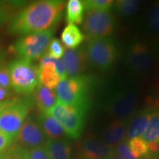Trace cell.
<instances>
[{
    "mask_svg": "<svg viewBox=\"0 0 159 159\" xmlns=\"http://www.w3.org/2000/svg\"><path fill=\"white\" fill-rule=\"evenodd\" d=\"M0 156H1V152H0Z\"/></svg>",
    "mask_w": 159,
    "mask_h": 159,
    "instance_id": "40",
    "label": "cell"
},
{
    "mask_svg": "<svg viewBox=\"0 0 159 159\" xmlns=\"http://www.w3.org/2000/svg\"><path fill=\"white\" fill-rule=\"evenodd\" d=\"M0 159H29V150L14 142L1 152Z\"/></svg>",
    "mask_w": 159,
    "mask_h": 159,
    "instance_id": "26",
    "label": "cell"
},
{
    "mask_svg": "<svg viewBox=\"0 0 159 159\" xmlns=\"http://www.w3.org/2000/svg\"><path fill=\"white\" fill-rule=\"evenodd\" d=\"M11 88L19 94L28 95L39 85V68L28 59L13 61L8 66Z\"/></svg>",
    "mask_w": 159,
    "mask_h": 159,
    "instance_id": "3",
    "label": "cell"
},
{
    "mask_svg": "<svg viewBox=\"0 0 159 159\" xmlns=\"http://www.w3.org/2000/svg\"><path fill=\"white\" fill-rule=\"evenodd\" d=\"M47 140L39 122L32 116H27L16 136L15 143L30 150L42 146Z\"/></svg>",
    "mask_w": 159,
    "mask_h": 159,
    "instance_id": "11",
    "label": "cell"
},
{
    "mask_svg": "<svg viewBox=\"0 0 159 159\" xmlns=\"http://www.w3.org/2000/svg\"><path fill=\"white\" fill-rule=\"evenodd\" d=\"M127 142L132 154L138 159H144L150 154L148 144L142 137L128 139Z\"/></svg>",
    "mask_w": 159,
    "mask_h": 159,
    "instance_id": "24",
    "label": "cell"
},
{
    "mask_svg": "<svg viewBox=\"0 0 159 159\" xmlns=\"http://www.w3.org/2000/svg\"><path fill=\"white\" fill-rule=\"evenodd\" d=\"M152 108L148 105H146V106L138 111L136 115L131 116L132 119L128 124L127 140L137 137H142L148 128Z\"/></svg>",
    "mask_w": 159,
    "mask_h": 159,
    "instance_id": "17",
    "label": "cell"
},
{
    "mask_svg": "<svg viewBox=\"0 0 159 159\" xmlns=\"http://www.w3.org/2000/svg\"><path fill=\"white\" fill-rule=\"evenodd\" d=\"M85 7L81 0H69L66 4V21L69 25H80L84 18Z\"/></svg>",
    "mask_w": 159,
    "mask_h": 159,
    "instance_id": "22",
    "label": "cell"
},
{
    "mask_svg": "<svg viewBox=\"0 0 159 159\" xmlns=\"http://www.w3.org/2000/svg\"><path fill=\"white\" fill-rule=\"evenodd\" d=\"M152 88L156 92L159 93V73L155 79L153 83H152Z\"/></svg>",
    "mask_w": 159,
    "mask_h": 159,
    "instance_id": "36",
    "label": "cell"
},
{
    "mask_svg": "<svg viewBox=\"0 0 159 159\" xmlns=\"http://www.w3.org/2000/svg\"><path fill=\"white\" fill-rule=\"evenodd\" d=\"M158 50H159V43H158Z\"/></svg>",
    "mask_w": 159,
    "mask_h": 159,
    "instance_id": "39",
    "label": "cell"
},
{
    "mask_svg": "<svg viewBox=\"0 0 159 159\" xmlns=\"http://www.w3.org/2000/svg\"><path fill=\"white\" fill-rule=\"evenodd\" d=\"M87 113V111L76 107L56 103L47 114L54 117L61 125L66 136L71 139L78 140L82 136L84 130Z\"/></svg>",
    "mask_w": 159,
    "mask_h": 159,
    "instance_id": "6",
    "label": "cell"
},
{
    "mask_svg": "<svg viewBox=\"0 0 159 159\" xmlns=\"http://www.w3.org/2000/svg\"><path fill=\"white\" fill-rule=\"evenodd\" d=\"M77 152L79 159H106L114 154V150L102 141L89 135L80 142Z\"/></svg>",
    "mask_w": 159,
    "mask_h": 159,
    "instance_id": "12",
    "label": "cell"
},
{
    "mask_svg": "<svg viewBox=\"0 0 159 159\" xmlns=\"http://www.w3.org/2000/svg\"><path fill=\"white\" fill-rule=\"evenodd\" d=\"M66 3L61 0H41L30 4L12 18L11 34L30 35L52 28L62 17Z\"/></svg>",
    "mask_w": 159,
    "mask_h": 159,
    "instance_id": "1",
    "label": "cell"
},
{
    "mask_svg": "<svg viewBox=\"0 0 159 159\" xmlns=\"http://www.w3.org/2000/svg\"><path fill=\"white\" fill-rule=\"evenodd\" d=\"M9 93L10 90L0 88V102H2L4 100H6L5 99L8 97Z\"/></svg>",
    "mask_w": 159,
    "mask_h": 159,
    "instance_id": "35",
    "label": "cell"
},
{
    "mask_svg": "<svg viewBox=\"0 0 159 159\" xmlns=\"http://www.w3.org/2000/svg\"><path fill=\"white\" fill-rule=\"evenodd\" d=\"M61 42L69 49H77L83 42L85 35L76 25H68L61 33Z\"/></svg>",
    "mask_w": 159,
    "mask_h": 159,
    "instance_id": "21",
    "label": "cell"
},
{
    "mask_svg": "<svg viewBox=\"0 0 159 159\" xmlns=\"http://www.w3.org/2000/svg\"><path fill=\"white\" fill-rule=\"evenodd\" d=\"M126 68L136 76H144L152 70L154 63L153 55L149 47L142 42L132 43L125 57Z\"/></svg>",
    "mask_w": 159,
    "mask_h": 159,
    "instance_id": "10",
    "label": "cell"
},
{
    "mask_svg": "<svg viewBox=\"0 0 159 159\" xmlns=\"http://www.w3.org/2000/svg\"><path fill=\"white\" fill-rule=\"evenodd\" d=\"M83 30L89 40L109 37L116 27V19L109 11H87L83 18Z\"/></svg>",
    "mask_w": 159,
    "mask_h": 159,
    "instance_id": "9",
    "label": "cell"
},
{
    "mask_svg": "<svg viewBox=\"0 0 159 159\" xmlns=\"http://www.w3.org/2000/svg\"><path fill=\"white\" fill-rule=\"evenodd\" d=\"M29 159H49L43 145L29 150Z\"/></svg>",
    "mask_w": 159,
    "mask_h": 159,
    "instance_id": "32",
    "label": "cell"
},
{
    "mask_svg": "<svg viewBox=\"0 0 159 159\" xmlns=\"http://www.w3.org/2000/svg\"><path fill=\"white\" fill-rule=\"evenodd\" d=\"M139 94L131 89H121L108 98L105 104L106 112L118 119L128 120L136 111Z\"/></svg>",
    "mask_w": 159,
    "mask_h": 159,
    "instance_id": "7",
    "label": "cell"
},
{
    "mask_svg": "<svg viewBox=\"0 0 159 159\" xmlns=\"http://www.w3.org/2000/svg\"><path fill=\"white\" fill-rule=\"evenodd\" d=\"M0 88L7 90L11 88L9 71L6 67L0 68Z\"/></svg>",
    "mask_w": 159,
    "mask_h": 159,
    "instance_id": "31",
    "label": "cell"
},
{
    "mask_svg": "<svg viewBox=\"0 0 159 159\" xmlns=\"http://www.w3.org/2000/svg\"><path fill=\"white\" fill-rule=\"evenodd\" d=\"M18 3H8L5 2H0V25L10 19L11 16L12 8L15 5L19 6L20 4Z\"/></svg>",
    "mask_w": 159,
    "mask_h": 159,
    "instance_id": "30",
    "label": "cell"
},
{
    "mask_svg": "<svg viewBox=\"0 0 159 159\" xmlns=\"http://www.w3.org/2000/svg\"><path fill=\"white\" fill-rule=\"evenodd\" d=\"M43 146L49 159H71L72 148L67 139L47 140Z\"/></svg>",
    "mask_w": 159,
    "mask_h": 159,
    "instance_id": "19",
    "label": "cell"
},
{
    "mask_svg": "<svg viewBox=\"0 0 159 159\" xmlns=\"http://www.w3.org/2000/svg\"><path fill=\"white\" fill-rule=\"evenodd\" d=\"M40 59L39 66L38 67L39 85H43L52 90H55L61 78L57 72L55 59L48 56L46 53Z\"/></svg>",
    "mask_w": 159,
    "mask_h": 159,
    "instance_id": "15",
    "label": "cell"
},
{
    "mask_svg": "<svg viewBox=\"0 0 159 159\" xmlns=\"http://www.w3.org/2000/svg\"><path fill=\"white\" fill-rule=\"evenodd\" d=\"M83 2L86 11H109L114 2L112 0H85Z\"/></svg>",
    "mask_w": 159,
    "mask_h": 159,
    "instance_id": "27",
    "label": "cell"
},
{
    "mask_svg": "<svg viewBox=\"0 0 159 159\" xmlns=\"http://www.w3.org/2000/svg\"><path fill=\"white\" fill-rule=\"evenodd\" d=\"M144 159H158V156H153V155H152V154H150L148 157H146V158Z\"/></svg>",
    "mask_w": 159,
    "mask_h": 159,
    "instance_id": "37",
    "label": "cell"
},
{
    "mask_svg": "<svg viewBox=\"0 0 159 159\" xmlns=\"http://www.w3.org/2000/svg\"><path fill=\"white\" fill-rule=\"evenodd\" d=\"M146 27L150 33L159 35V1L150 7L147 16Z\"/></svg>",
    "mask_w": 159,
    "mask_h": 159,
    "instance_id": "25",
    "label": "cell"
},
{
    "mask_svg": "<svg viewBox=\"0 0 159 159\" xmlns=\"http://www.w3.org/2000/svg\"><path fill=\"white\" fill-rule=\"evenodd\" d=\"M128 122L125 119H115L109 123L104 130L102 142L114 148L127 140Z\"/></svg>",
    "mask_w": 159,
    "mask_h": 159,
    "instance_id": "16",
    "label": "cell"
},
{
    "mask_svg": "<svg viewBox=\"0 0 159 159\" xmlns=\"http://www.w3.org/2000/svg\"><path fill=\"white\" fill-rule=\"evenodd\" d=\"M0 57H1V55H0Z\"/></svg>",
    "mask_w": 159,
    "mask_h": 159,
    "instance_id": "41",
    "label": "cell"
},
{
    "mask_svg": "<svg viewBox=\"0 0 159 159\" xmlns=\"http://www.w3.org/2000/svg\"><path fill=\"white\" fill-rule=\"evenodd\" d=\"M142 2L136 0H118L114 2L115 11L123 17L129 18L136 14L140 8Z\"/></svg>",
    "mask_w": 159,
    "mask_h": 159,
    "instance_id": "23",
    "label": "cell"
},
{
    "mask_svg": "<svg viewBox=\"0 0 159 159\" xmlns=\"http://www.w3.org/2000/svg\"><path fill=\"white\" fill-rule=\"evenodd\" d=\"M106 159H122V158H121L120 157H119L118 156H116V154H114V155H112V156H111L110 157H108V158H106Z\"/></svg>",
    "mask_w": 159,
    "mask_h": 159,
    "instance_id": "38",
    "label": "cell"
},
{
    "mask_svg": "<svg viewBox=\"0 0 159 159\" xmlns=\"http://www.w3.org/2000/svg\"><path fill=\"white\" fill-rule=\"evenodd\" d=\"M15 99H6V100H4L2 102H0V114L3 111H5L7 107H9L10 105L13 104L14 102Z\"/></svg>",
    "mask_w": 159,
    "mask_h": 159,
    "instance_id": "34",
    "label": "cell"
},
{
    "mask_svg": "<svg viewBox=\"0 0 159 159\" xmlns=\"http://www.w3.org/2000/svg\"><path fill=\"white\" fill-rule=\"evenodd\" d=\"M67 77H74L83 75L88 66V59L84 47L69 49L63 55Z\"/></svg>",
    "mask_w": 159,
    "mask_h": 159,
    "instance_id": "14",
    "label": "cell"
},
{
    "mask_svg": "<svg viewBox=\"0 0 159 159\" xmlns=\"http://www.w3.org/2000/svg\"><path fill=\"white\" fill-rule=\"evenodd\" d=\"M146 105L152 108L149 123L142 138L148 145L149 152L153 156L159 152V98L149 97Z\"/></svg>",
    "mask_w": 159,
    "mask_h": 159,
    "instance_id": "13",
    "label": "cell"
},
{
    "mask_svg": "<svg viewBox=\"0 0 159 159\" xmlns=\"http://www.w3.org/2000/svg\"><path fill=\"white\" fill-rule=\"evenodd\" d=\"M114 153L122 159H138L131 152L127 140L117 144L114 148Z\"/></svg>",
    "mask_w": 159,
    "mask_h": 159,
    "instance_id": "29",
    "label": "cell"
},
{
    "mask_svg": "<svg viewBox=\"0 0 159 159\" xmlns=\"http://www.w3.org/2000/svg\"><path fill=\"white\" fill-rule=\"evenodd\" d=\"M32 102L25 99H16L0 114V131L16 138L27 118Z\"/></svg>",
    "mask_w": 159,
    "mask_h": 159,
    "instance_id": "8",
    "label": "cell"
},
{
    "mask_svg": "<svg viewBox=\"0 0 159 159\" xmlns=\"http://www.w3.org/2000/svg\"><path fill=\"white\" fill-rule=\"evenodd\" d=\"M35 102L41 114H47L57 103L55 91L43 85H39L35 93Z\"/></svg>",
    "mask_w": 159,
    "mask_h": 159,
    "instance_id": "20",
    "label": "cell"
},
{
    "mask_svg": "<svg viewBox=\"0 0 159 159\" xmlns=\"http://www.w3.org/2000/svg\"><path fill=\"white\" fill-rule=\"evenodd\" d=\"M38 122L47 140L61 139L66 135L61 125L48 114L41 113L39 115Z\"/></svg>",
    "mask_w": 159,
    "mask_h": 159,
    "instance_id": "18",
    "label": "cell"
},
{
    "mask_svg": "<svg viewBox=\"0 0 159 159\" xmlns=\"http://www.w3.org/2000/svg\"><path fill=\"white\" fill-rule=\"evenodd\" d=\"M65 52L64 46L57 39H52L47 47L46 54L52 58L61 59Z\"/></svg>",
    "mask_w": 159,
    "mask_h": 159,
    "instance_id": "28",
    "label": "cell"
},
{
    "mask_svg": "<svg viewBox=\"0 0 159 159\" xmlns=\"http://www.w3.org/2000/svg\"><path fill=\"white\" fill-rule=\"evenodd\" d=\"M89 63L101 71H108L118 57V49L112 38L89 40L84 47Z\"/></svg>",
    "mask_w": 159,
    "mask_h": 159,
    "instance_id": "4",
    "label": "cell"
},
{
    "mask_svg": "<svg viewBox=\"0 0 159 159\" xmlns=\"http://www.w3.org/2000/svg\"><path fill=\"white\" fill-rule=\"evenodd\" d=\"M92 81L91 77L86 75L61 80L55 90L57 103L76 107L89 112Z\"/></svg>",
    "mask_w": 159,
    "mask_h": 159,
    "instance_id": "2",
    "label": "cell"
},
{
    "mask_svg": "<svg viewBox=\"0 0 159 159\" xmlns=\"http://www.w3.org/2000/svg\"><path fill=\"white\" fill-rule=\"evenodd\" d=\"M14 142V138L0 131V152L7 150Z\"/></svg>",
    "mask_w": 159,
    "mask_h": 159,
    "instance_id": "33",
    "label": "cell"
},
{
    "mask_svg": "<svg viewBox=\"0 0 159 159\" xmlns=\"http://www.w3.org/2000/svg\"><path fill=\"white\" fill-rule=\"evenodd\" d=\"M53 28L20 38L10 47L9 51L20 58L32 61L41 58L47 52V47L52 38Z\"/></svg>",
    "mask_w": 159,
    "mask_h": 159,
    "instance_id": "5",
    "label": "cell"
}]
</instances>
